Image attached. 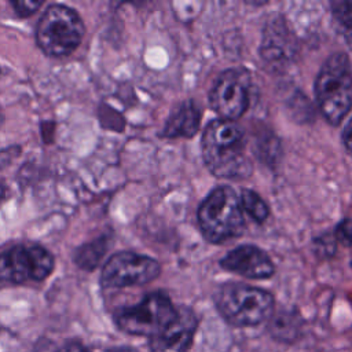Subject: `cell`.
<instances>
[{"label":"cell","mask_w":352,"mask_h":352,"mask_svg":"<svg viewBox=\"0 0 352 352\" xmlns=\"http://www.w3.org/2000/svg\"><path fill=\"white\" fill-rule=\"evenodd\" d=\"M202 155L208 169L217 177H246L252 173L246 138L235 121L220 118L206 125L202 136Z\"/></svg>","instance_id":"cell-1"},{"label":"cell","mask_w":352,"mask_h":352,"mask_svg":"<svg viewBox=\"0 0 352 352\" xmlns=\"http://www.w3.org/2000/svg\"><path fill=\"white\" fill-rule=\"evenodd\" d=\"M315 94L324 118L337 125L352 107V66L342 52L331 54L315 80Z\"/></svg>","instance_id":"cell-2"},{"label":"cell","mask_w":352,"mask_h":352,"mask_svg":"<svg viewBox=\"0 0 352 352\" xmlns=\"http://www.w3.org/2000/svg\"><path fill=\"white\" fill-rule=\"evenodd\" d=\"M241 198L227 186L210 191L198 209V223L206 241L220 243L242 235L245 228Z\"/></svg>","instance_id":"cell-3"},{"label":"cell","mask_w":352,"mask_h":352,"mask_svg":"<svg viewBox=\"0 0 352 352\" xmlns=\"http://www.w3.org/2000/svg\"><path fill=\"white\" fill-rule=\"evenodd\" d=\"M84 32V22L76 10L65 4H51L37 22L36 41L45 55L62 58L80 45Z\"/></svg>","instance_id":"cell-4"},{"label":"cell","mask_w":352,"mask_h":352,"mask_svg":"<svg viewBox=\"0 0 352 352\" xmlns=\"http://www.w3.org/2000/svg\"><path fill=\"white\" fill-rule=\"evenodd\" d=\"M220 315L232 326H256L272 315L274 297L258 287L226 283L214 294Z\"/></svg>","instance_id":"cell-5"},{"label":"cell","mask_w":352,"mask_h":352,"mask_svg":"<svg viewBox=\"0 0 352 352\" xmlns=\"http://www.w3.org/2000/svg\"><path fill=\"white\" fill-rule=\"evenodd\" d=\"M175 308L162 293H151L135 305L125 307L116 314L117 326L133 336L154 337L176 316Z\"/></svg>","instance_id":"cell-6"},{"label":"cell","mask_w":352,"mask_h":352,"mask_svg":"<svg viewBox=\"0 0 352 352\" xmlns=\"http://www.w3.org/2000/svg\"><path fill=\"white\" fill-rule=\"evenodd\" d=\"M54 264L52 254L40 245H14L0 253V282L44 280Z\"/></svg>","instance_id":"cell-7"},{"label":"cell","mask_w":352,"mask_h":352,"mask_svg":"<svg viewBox=\"0 0 352 352\" xmlns=\"http://www.w3.org/2000/svg\"><path fill=\"white\" fill-rule=\"evenodd\" d=\"M161 272L157 260L133 252L113 254L104 264L100 275L103 287H126L146 285Z\"/></svg>","instance_id":"cell-8"},{"label":"cell","mask_w":352,"mask_h":352,"mask_svg":"<svg viewBox=\"0 0 352 352\" xmlns=\"http://www.w3.org/2000/svg\"><path fill=\"white\" fill-rule=\"evenodd\" d=\"M249 73L243 69H228L214 81L209 102L221 120L235 121L249 106Z\"/></svg>","instance_id":"cell-9"},{"label":"cell","mask_w":352,"mask_h":352,"mask_svg":"<svg viewBox=\"0 0 352 352\" xmlns=\"http://www.w3.org/2000/svg\"><path fill=\"white\" fill-rule=\"evenodd\" d=\"M198 326L197 316L187 307L177 308L175 319L150 338L151 352H187Z\"/></svg>","instance_id":"cell-10"},{"label":"cell","mask_w":352,"mask_h":352,"mask_svg":"<svg viewBox=\"0 0 352 352\" xmlns=\"http://www.w3.org/2000/svg\"><path fill=\"white\" fill-rule=\"evenodd\" d=\"M221 267L227 271L250 279H265L272 276L275 268L264 250L253 245H242L226 254Z\"/></svg>","instance_id":"cell-11"},{"label":"cell","mask_w":352,"mask_h":352,"mask_svg":"<svg viewBox=\"0 0 352 352\" xmlns=\"http://www.w3.org/2000/svg\"><path fill=\"white\" fill-rule=\"evenodd\" d=\"M296 51L297 41L286 22L282 18L268 21L260 48L261 56L271 65H283L292 60Z\"/></svg>","instance_id":"cell-12"},{"label":"cell","mask_w":352,"mask_h":352,"mask_svg":"<svg viewBox=\"0 0 352 352\" xmlns=\"http://www.w3.org/2000/svg\"><path fill=\"white\" fill-rule=\"evenodd\" d=\"M201 116L197 103L187 100L170 116L162 135L165 138H191L199 128Z\"/></svg>","instance_id":"cell-13"},{"label":"cell","mask_w":352,"mask_h":352,"mask_svg":"<svg viewBox=\"0 0 352 352\" xmlns=\"http://www.w3.org/2000/svg\"><path fill=\"white\" fill-rule=\"evenodd\" d=\"M107 248L106 239H98L91 243H85L76 252V263L84 270H92L100 261Z\"/></svg>","instance_id":"cell-14"},{"label":"cell","mask_w":352,"mask_h":352,"mask_svg":"<svg viewBox=\"0 0 352 352\" xmlns=\"http://www.w3.org/2000/svg\"><path fill=\"white\" fill-rule=\"evenodd\" d=\"M241 205L242 209L256 221L263 223L267 220L270 210L267 204L260 198L258 194H256L252 190H243L241 194Z\"/></svg>","instance_id":"cell-15"},{"label":"cell","mask_w":352,"mask_h":352,"mask_svg":"<svg viewBox=\"0 0 352 352\" xmlns=\"http://www.w3.org/2000/svg\"><path fill=\"white\" fill-rule=\"evenodd\" d=\"M331 12L338 32L352 41V1L331 3Z\"/></svg>","instance_id":"cell-16"},{"label":"cell","mask_w":352,"mask_h":352,"mask_svg":"<svg viewBox=\"0 0 352 352\" xmlns=\"http://www.w3.org/2000/svg\"><path fill=\"white\" fill-rule=\"evenodd\" d=\"M298 324H294V316L292 314H280L274 318L271 323L272 333L283 340L285 337H289L292 340V336L297 334Z\"/></svg>","instance_id":"cell-17"},{"label":"cell","mask_w":352,"mask_h":352,"mask_svg":"<svg viewBox=\"0 0 352 352\" xmlns=\"http://www.w3.org/2000/svg\"><path fill=\"white\" fill-rule=\"evenodd\" d=\"M11 6L14 7V11L16 12L18 16L26 18L34 14L43 6V1L41 0H18V1L14 0L11 1Z\"/></svg>","instance_id":"cell-18"},{"label":"cell","mask_w":352,"mask_h":352,"mask_svg":"<svg viewBox=\"0 0 352 352\" xmlns=\"http://www.w3.org/2000/svg\"><path fill=\"white\" fill-rule=\"evenodd\" d=\"M336 239L342 245H352V219L342 220L336 228Z\"/></svg>","instance_id":"cell-19"},{"label":"cell","mask_w":352,"mask_h":352,"mask_svg":"<svg viewBox=\"0 0 352 352\" xmlns=\"http://www.w3.org/2000/svg\"><path fill=\"white\" fill-rule=\"evenodd\" d=\"M33 352H59V349L56 348V345L52 341L43 338L34 345Z\"/></svg>","instance_id":"cell-20"},{"label":"cell","mask_w":352,"mask_h":352,"mask_svg":"<svg viewBox=\"0 0 352 352\" xmlns=\"http://www.w3.org/2000/svg\"><path fill=\"white\" fill-rule=\"evenodd\" d=\"M342 142H344L345 148L352 154V118L348 121V124L344 128Z\"/></svg>","instance_id":"cell-21"},{"label":"cell","mask_w":352,"mask_h":352,"mask_svg":"<svg viewBox=\"0 0 352 352\" xmlns=\"http://www.w3.org/2000/svg\"><path fill=\"white\" fill-rule=\"evenodd\" d=\"M65 352H91V351H89L85 345H82L81 342L74 341V342H70V344L66 346Z\"/></svg>","instance_id":"cell-22"},{"label":"cell","mask_w":352,"mask_h":352,"mask_svg":"<svg viewBox=\"0 0 352 352\" xmlns=\"http://www.w3.org/2000/svg\"><path fill=\"white\" fill-rule=\"evenodd\" d=\"M6 197H7V187H6L4 183L0 182V202H1L3 199H6Z\"/></svg>","instance_id":"cell-23"},{"label":"cell","mask_w":352,"mask_h":352,"mask_svg":"<svg viewBox=\"0 0 352 352\" xmlns=\"http://www.w3.org/2000/svg\"><path fill=\"white\" fill-rule=\"evenodd\" d=\"M107 352H136V351H135V349H132V348L120 346V348H113V349H110V351H107Z\"/></svg>","instance_id":"cell-24"},{"label":"cell","mask_w":352,"mask_h":352,"mask_svg":"<svg viewBox=\"0 0 352 352\" xmlns=\"http://www.w3.org/2000/svg\"><path fill=\"white\" fill-rule=\"evenodd\" d=\"M3 122V111H1V107H0V124Z\"/></svg>","instance_id":"cell-25"}]
</instances>
